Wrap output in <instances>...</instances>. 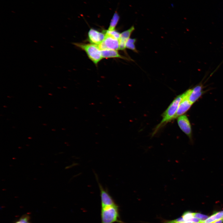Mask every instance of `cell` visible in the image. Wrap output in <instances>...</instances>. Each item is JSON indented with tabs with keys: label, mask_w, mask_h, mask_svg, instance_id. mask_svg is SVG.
Instances as JSON below:
<instances>
[{
	"label": "cell",
	"mask_w": 223,
	"mask_h": 223,
	"mask_svg": "<svg viewBox=\"0 0 223 223\" xmlns=\"http://www.w3.org/2000/svg\"><path fill=\"white\" fill-rule=\"evenodd\" d=\"M103 32L109 34L118 40H119L120 37V33L115 30L113 31H109L108 30H103Z\"/></svg>",
	"instance_id": "cell-14"
},
{
	"label": "cell",
	"mask_w": 223,
	"mask_h": 223,
	"mask_svg": "<svg viewBox=\"0 0 223 223\" xmlns=\"http://www.w3.org/2000/svg\"><path fill=\"white\" fill-rule=\"evenodd\" d=\"M73 44L85 51L90 59L96 65L103 58L101 50L97 45L77 43Z\"/></svg>",
	"instance_id": "cell-3"
},
{
	"label": "cell",
	"mask_w": 223,
	"mask_h": 223,
	"mask_svg": "<svg viewBox=\"0 0 223 223\" xmlns=\"http://www.w3.org/2000/svg\"></svg>",
	"instance_id": "cell-21"
},
{
	"label": "cell",
	"mask_w": 223,
	"mask_h": 223,
	"mask_svg": "<svg viewBox=\"0 0 223 223\" xmlns=\"http://www.w3.org/2000/svg\"><path fill=\"white\" fill-rule=\"evenodd\" d=\"M88 37L89 41L91 44L98 45L104 40L105 34L103 32H100L94 29L91 28L88 32Z\"/></svg>",
	"instance_id": "cell-8"
},
{
	"label": "cell",
	"mask_w": 223,
	"mask_h": 223,
	"mask_svg": "<svg viewBox=\"0 0 223 223\" xmlns=\"http://www.w3.org/2000/svg\"><path fill=\"white\" fill-rule=\"evenodd\" d=\"M136 41L135 39L129 38L127 41L126 44V48L133 50L137 52V51L135 48V43Z\"/></svg>",
	"instance_id": "cell-13"
},
{
	"label": "cell",
	"mask_w": 223,
	"mask_h": 223,
	"mask_svg": "<svg viewBox=\"0 0 223 223\" xmlns=\"http://www.w3.org/2000/svg\"><path fill=\"white\" fill-rule=\"evenodd\" d=\"M188 221H191L193 223H202L203 222H201L197 218L193 217L189 220Z\"/></svg>",
	"instance_id": "cell-19"
},
{
	"label": "cell",
	"mask_w": 223,
	"mask_h": 223,
	"mask_svg": "<svg viewBox=\"0 0 223 223\" xmlns=\"http://www.w3.org/2000/svg\"><path fill=\"white\" fill-rule=\"evenodd\" d=\"M103 58H118L127 59L125 57L120 55L117 50L106 49L101 50Z\"/></svg>",
	"instance_id": "cell-11"
},
{
	"label": "cell",
	"mask_w": 223,
	"mask_h": 223,
	"mask_svg": "<svg viewBox=\"0 0 223 223\" xmlns=\"http://www.w3.org/2000/svg\"><path fill=\"white\" fill-rule=\"evenodd\" d=\"M213 214L214 215L215 221L223 219V211L216 212Z\"/></svg>",
	"instance_id": "cell-18"
},
{
	"label": "cell",
	"mask_w": 223,
	"mask_h": 223,
	"mask_svg": "<svg viewBox=\"0 0 223 223\" xmlns=\"http://www.w3.org/2000/svg\"><path fill=\"white\" fill-rule=\"evenodd\" d=\"M223 219L215 221L212 223H223Z\"/></svg>",
	"instance_id": "cell-20"
},
{
	"label": "cell",
	"mask_w": 223,
	"mask_h": 223,
	"mask_svg": "<svg viewBox=\"0 0 223 223\" xmlns=\"http://www.w3.org/2000/svg\"><path fill=\"white\" fill-rule=\"evenodd\" d=\"M190 90V89H189L185 92V95L179 106L173 120L183 115L190 108L192 105V104L189 101L188 98Z\"/></svg>",
	"instance_id": "cell-7"
},
{
	"label": "cell",
	"mask_w": 223,
	"mask_h": 223,
	"mask_svg": "<svg viewBox=\"0 0 223 223\" xmlns=\"http://www.w3.org/2000/svg\"><path fill=\"white\" fill-rule=\"evenodd\" d=\"M119 19L120 16L116 12H115L111 19L108 30H115V27L118 23Z\"/></svg>",
	"instance_id": "cell-12"
},
{
	"label": "cell",
	"mask_w": 223,
	"mask_h": 223,
	"mask_svg": "<svg viewBox=\"0 0 223 223\" xmlns=\"http://www.w3.org/2000/svg\"></svg>",
	"instance_id": "cell-22"
},
{
	"label": "cell",
	"mask_w": 223,
	"mask_h": 223,
	"mask_svg": "<svg viewBox=\"0 0 223 223\" xmlns=\"http://www.w3.org/2000/svg\"><path fill=\"white\" fill-rule=\"evenodd\" d=\"M29 215H25L22 216L15 223H31Z\"/></svg>",
	"instance_id": "cell-15"
},
{
	"label": "cell",
	"mask_w": 223,
	"mask_h": 223,
	"mask_svg": "<svg viewBox=\"0 0 223 223\" xmlns=\"http://www.w3.org/2000/svg\"><path fill=\"white\" fill-rule=\"evenodd\" d=\"M134 26L133 25L129 29L120 33L119 41V50H124L126 48V44L132 33L134 30Z\"/></svg>",
	"instance_id": "cell-9"
},
{
	"label": "cell",
	"mask_w": 223,
	"mask_h": 223,
	"mask_svg": "<svg viewBox=\"0 0 223 223\" xmlns=\"http://www.w3.org/2000/svg\"><path fill=\"white\" fill-rule=\"evenodd\" d=\"M177 123L181 130L186 134L191 140L192 131L189 120L185 115H182L177 118Z\"/></svg>",
	"instance_id": "cell-6"
},
{
	"label": "cell",
	"mask_w": 223,
	"mask_h": 223,
	"mask_svg": "<svg viewBox=\"0 0 223 223\" xmlns=\"http://www.w3.org/2000/svg\"><path fill=\"white\" fill-rule=\"evenodd\" d=\"M104 33L105 34L104 40L101 43L98 45L99 49L100 50L106 49L115 50H119V40L109 34Z\"/></svg>",
	"instance_id": "cell-4"
},
{
	"label": "cell",
	"mask_w": 223,
	"mask_h": 223,
	"mask_svg": "<svg viewBox=\"0 0 223 223\" xmlns=\"http://www.w3.org/2000/svg\"><path fill=\"white\" fill-rule=\"evenodd\" d=\"M101 223H123L120 219L117 204L101 208Z\"/></svg>",
	"instance_id": "cell-2"
},
{
	"label": "cell",
	"mask_w": 223,
	"mask_h": 223,
	"mask_svg": "<svg viewBox=\"0 0 223 223\" xmlns=\"http://www.w3.org/2000/svg\"><path fill=\"white\" fill-rule=\"evenodd\" d=\"M186 92L177 96L162 114V119L155 128L152 133L154 136L162 127L167 123L173 120L179 106L185 96Z\"/></svg>",
	"instance_id": "cell-1"
},
{
	"label": "cell",
	"mask_w": 223,
	"mask_h": 223,
	"mask_svg": "<svg viewBox=\"0 0 223 223\" xmlns=\"http://www.w3.org/2000/svg\"><path fill=\"white\" fill-rule=\"evenodd\" d=\"M194 217L197 218L203 222L208 217L207 215L198 213H195Z\"/></svg>",
	"instance_id": "cell-17"
},
{
	"label": "cell",
	"mask_w": 223,
	"mask_h": 223,
	"mask_svg": "<svg viewBox=\"0 0 223 223\" xmlns=\"http://www.w3.org/2000/svg\"><path fill=\"white\" fill-rule=\"evenodd\" d=\"M202 93V86L198 85L193 89H190L188 98L193 104L200 97Z\"/></svg>",
	"instance_id": "cell-10"
},
{
	"label": "cell",
	"mask_w": 223,
	"mask_h": 223,
	"mask_svg": "<svg viewBox=\"0 0 223 223\" xmlns=\"http://www.w3.org/2000/svg\"><path fill=\"white\" fill-rule=\"evenodd\" d=\"M194 213L190 211H186L183 213L182 217L185 221H188L194 217Z\"/></svg>",
	"instance_id": "cell-16"
},
{
	"label": "cell",
	"mask_w": 223,
	"mask_h": 223,
	"mask_svg": "<svg viewBox=\"0 0 223 223\" xmlns=\"http://www.w3.org/2000/svg\"><path fill=\"white\" fill-rule=\"evenodd\" d=\"M100 190L101 208L116 205L114 199L107 190L98 183Z\"/></svg>",
	"instance_id": "cell-5"
}]
</instances>
